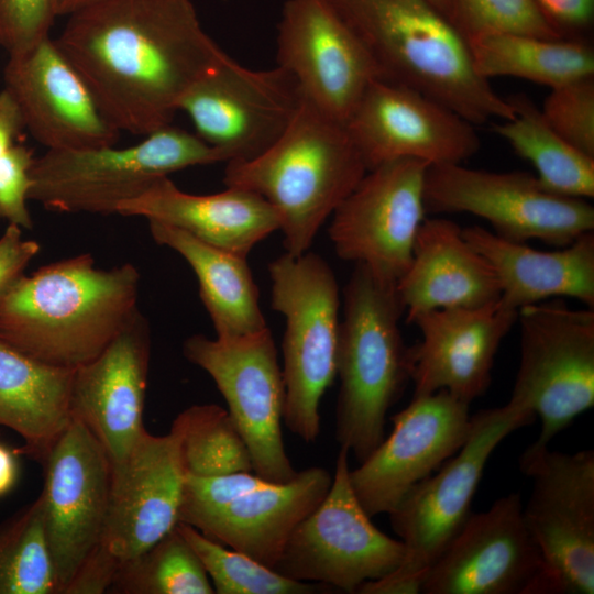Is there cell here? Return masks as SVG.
I'll list each match as a JSON object with an SVG mask.
<instances>
[{"label":"cell","instance_id":"bcb514c9","mask_svg":"<svg viewBox=\"0 0 594 594\" xmlns=\"http://www.w3.org/2000/svg\"><path fill=\"white\" fill-rule=\"evenodd\" d=\"M451 22L453 16L452 0H430ZM454 24V23H453ZM455 25V24H454Z\"/></svg>","mask_w":594,"mask_h":594},{"label":"cell","instance_id":"5bb4252c","mask_svg":"<svg viewBox=\"0 0 594 594\" xmlns=\"http://www.w3.org/2000/svg\"><path fill=\"white\" fill-rule=\"evenodd\" d=\"M302 102L299 84L283 67L251 69L228 55L188 89L178 110L188 114L195 134L229 162L266 151Z\"/></svg>","mask_w":594,"mask_h":594},{"label":"cell","instance_id":"1f68e13d","mask_svg":"<svg viewBox=\"0 0 594 594\" xmlns=\"http://www.w3.org/2000/svg\"><path fill=\"white\" fill-rule=\"evenodd\" d=\"M506 99L514 117L494 123L493 130L535 167L540 186L559 196L593 198L594 157L561 138L527 95L515 94Z\"/></svg>","mask_w":594,"mask_h":594},{"label":"cell","instance_id":"7bdbcfd3","mask_svg":"<svg viewBox=\"0 0 594 594\" xmlns=\"http://www.w3.org/2000/svg\"><path fill=\"white\" fill-rule=\"evenodd\" d=\"M24 129L19 106L10 92L3 88L0 91V157L15 144Z\"/></svg>","mask_w":594,"mask_h":594},{"label":"cell","instance_id":"52a82bcc","mask_svg":"<svg viewBox=\"0 0 594 594\" xmlns=\"http://www.w3.org/2000/svg\"><path fill=\"white\" fill-rule=\"evenodd\" d=\"M219 162L220 151L168 124L128 147L47 150L32 165L29 199L56 212L117 213L158 178Z\"/></svg>","mask_w":594,"mask_h":594},{"label":"cell","instance_id":"277c9868","mask_svg":"<svg viewBox=\"0 0 594 594\" xmlns=\"http://www.w3.org/2000/svg\"><path fill=\"white\" fill-rule=\"evenodd\" d=\"M366 172L345 124L304 98L292 123L266 151L227 162L223 183L263 197L278 217L286 253L298 255L309 250L323 222Z\"/></svg>","mask_w":594,"mask_h":594},{"label":"cell","instance_id":"4dcf8cb0","mask_svg":"<svg viewBox=\"0 0 594 594\" xmlns=\"http://www.w3.org/2000/svg\"><path fill=\"white\" fill-rule=\"evenodd\" d=\"M468 44L475 72L487 80L517 77L552 89L594 76V47L585 38L483 33Z\"/></svg>","mask_w":594,"mask_h":594},{"label":"cell","instance_id":"e575fe53","mask_svg":"<svg viewBox=\"0 0 594 594\" xmlns=\"http://www.w3.org/2000/svg\"><path fill=\"white\" fill-rule=\"evenodd\" d=\"M108 593L213 594L198 556L177 529L116 574Z\"/></svg>","mask_w":594,"mask_h":594},{"label":"cell","instance_id":"9c48e42d","mask_svg":"<svg viewBox=\"0 0 594 594\" xmlns=\"http://www.w3.org/2000/svg\"><path fill=\"white\" fill-rule=\"evenodd\" d=\"M520 360L509 402L541 420L532 447L550 441L594 406V310L552 298L518 310Z\"/></svg>","mask_w":594,"mask_h":594},{"label":"cell","instance_id":"6da1fadb","mask_svg":"<svg viewBox=\"0 0 594 594\" xmlns=\"http://www.w3.org/2000/svg\"><path fill=\"white\" fill-rule=\"evenodd\" d=\"M120 130L170 124L188 89L227 56L190 0H98L55 38Z\"/></svg>","mask_w":594,"mask_h":594},{"label":"cell","instance_id":"d6a6232c","mask_svg":"<svg viewBox=\"0 0 594 594\" xmlns=\"http://www.w3.org/2000/svg\"><path fill=\"white\" fill-rule=\"evenodd\" d=\"M186 474L210 477L252 471L246 442L229 411L216 404L194 405L174 419Z\"/></svg>","mask_w":594,"mask_h":594},{"label":"cell","instance_id":"ffe728a7","mask_svg":"<svg viewBox=\"0 0 594 594\" xmlns=\"http://www.w3.org/2000/svg\"><path fill=\"white\" fill-rule=\"evenodd\" d=\"M345 128L367 170L403 158L461 164L481 146L475 125L466 119L413 88L384 79L370 84Z\"/></svg>","mask_w":594,"mask_h":594},{"label":"cell","instance_id":"2e32d148","mask_svg":"<svg viewBox=\"0 0 594 594\" xmlns=\"http://www.w3.org/2000/svg\"><path fill=\"white\" fill-rule=\"evenodd\" d=\"M428 166L422 161L403 158L365 173L331 215L328 232L340 258L363 264L378 278L397 286L426 219Z\"/></svg>","mask_w":594,"mask_h":594},{"label":"cell","instance_id":"7402d4cb","mask_svg":"<svg viewBox=\"0 0 594 594\" xmlns=\"http://www.w3.org/2000/svg\"><path fill=\"white\" fill-rule=\"evenodd\" d=\"M4 88L14 98L25 129L47 150L116 145L120 130L55 38L9 56Z\"/></svg>","mask_w":594,"mask_h":594},{"label":"cell","instance_id":"d590c367","mask_svg":"<svg viewBox=\"0 0 594 594\" xmlns=\"http://www.w3.org/2000/svg\"><path fill=\"white\" fill-rule=\"evenodd\" d=\"M177 529L201 561L217 594H318L337 592L321 583L300 582L277 573L251 557L216 542L194 527Z\"/></svg>","mask_w":594,"mask_h":594},{"label":"cell","instance_id":"74e56055","mask_svg":"<svg viewBox=\"0 0 594 594\" xmlns=\"http://www.w3.org/2000/svg\"><path fill=\"white\" fill-rule=\"evenodd\" d=\"M540 111L561 138L594 157V76L550 89Z\"/></svg>","mask_w":594,"mask_h":594},{"label":"cell","instance_id":"d4e9b609","mask_svg":"<svg viewBox=\"0 0 594 594\" xmlns=\"http://www.w3.org/2000/svg\"><path fill=\"white\" fill-rule=\"evenodd\" d=\"M331 482L326 469L311 466L287 483H267L227 504L184 514L178 522L273 569L294 529L323 499Z\"/></svg>","mask_w":594,"mask_h":594},{"label":"cell","instance_id":"4fadbf2b","mask_svg":"<svg viewBox=\"0 0 594 594\" xmlns=\"http://www.w3.org/2000/svg\"><path fill=\"white\" fill-rule=\"evenodd\" d=\"M183 354L210 375L227 402L249 448L252 471L275 484L293 480L297 471L282 433L285 384L268 327L237 338L194 334L185 340Z\"/></svg>","mask_w":594,"mask_h":594},{"label":"cell","instance_id":"e0dca14e","mask_svg":"<svg viewBox=\"0 0 594 594\" xmlns=\"http://www.w3.org/2000/svg\"><path fill=\"white\" fill-rule=\"evenodd\" d=\"M276 61L308 102L343 124L370 84L381 79L372 56L329 0L285 2Z\"/></svg>","mask_w":594,"mask_h":594},{"label":"cell","instance_id":"7a4b0ae2","mask_svg":"<svg viewBox=\"0 0 594 594\" xmlns=\"http://www.w3.org/2000/svg\"><path fill=\"white\" fill-rule=\"evenodd\" d=\"M140 273L79 254L21 275L0 292V340L48 365L75 370L101 354L136 314Z\"/></svg>","mask_w":594,"mask_h":594},{"label":"cell","instance_id":"484cf974","mask_svg":"<svg viewBox=\"0 0 594 594\" xmlns=\"http://www.w3.org/2000/svg\"><path fill=\"white\" fill-rule=\"evenodd\" d=\"M117 213L144 217L180 229L194 238L248 257L251 250L279 230L272 206L260 195L235 187L211 195L179 189L168 176L122 202Z\"/></svg>","mask_w":594,"mask_h":594},{"label":"cell","instance_id":"ac0fdd59","mask_svg":"<svg viewBox=\"0 0 594 594\" xmlns=\"http://www.w3.org/2000/svg\"><path fill=\"white\" fill-rule=\"evenodd\" d=\"M520 493L469 516L429 569L424 594H546L541 552L522 514Z\"/></svg>","mask_w":594,"mask_h":594},{"label":"cell","instance_id":"8d00e7d4","mask_svg":"<svg viewBox=\"0 0 594 594\" xmlns=\"http://www.w3.org/2000/svg\"><path fill=\"white\" fill-rule=\"evenodd\" d=\"M452 21L466 40L483 33H517L563 38L535 0H452Z\"/></svg>","mask_w":594,"mask_h":594},{"label":"cell","instance_id":"b9f144b4","mask_svg":"<svg viewBox=\"0 0 594 594\" xmlns=\"http://www.w3.org/2000/svg\"><path fill=\"white\" fill-rule=\"evenodd\" d=\"M40 250L37 241L23 239L22 228L8 224L0 237V292L24 274V270Z\"/></svg>","mask_w":594,"mask_h":594},{"label":"cell","instance_id":"83f0119b","mask_svg":"<svg viewBox=\"0 0 594 594\" xmlns=\"http://www.w3.org/2000/svg\"><path fill=\"white\" fill-rule=\"evenodd\" d=\"M463 238L493 266L499 300L520 308L552 298L572 297L594 307V232L583 233L557 251H540L480 226L462 228Z\"/></svg>","mask_w":594,"mask_h":594},{"label":"cell","instance_id":"9a60e30c","mask_svg":"<svg viewBox=\"0 0 594 594\" xmlns=\"http://www.w3.org/2000/svg\"><path fill=\"white\" fill-rule=\"evenodd\" d=\"M44 469V529L59 594H67L98 556L105 536L112 485V463L79 420L50 452Z\"/></svg>","mask_w":594,"mask_h":594},{"label":"cell","instance_id":"f546056e","mask_svg":"<svg viewBox=\"0 0 594 594\" xmlns=\"http://www.w3.org/2000/svg\"><path fill=\"white\" fill-rule=\"evenodd\" d=\"M148 227L157 244L177 252L193 268L218 338H237L267 328L246 257L158 221L148 220Z\"/></svg>","mask_w":594,"mask_h":594},{"label":"cell","instance_id":"3957f363","mask_svg":"<svg viewBox=\"0 0 594 594\" xmlns=\"http://www.w3.org/2000/svg\"><path fill=\"white\" fill-rule=\"evenodd\" d=\"M363 43L381 79L413 88L472 124L514 110L474 69L466 37L430 0H329Z\"/></svg>","mask_w":594,"mask_h":594},{"label":"cell","instance_id":"603a6c76","mask_svg":"<svg viewBox=\"0 0 594 594\" xmlns=\"http://www.w3.org/2000/svg\"><path fill=\"white\" fill-rule=\"evenodd\" d=\"M518 311L499 299L475 308H444L415 317L421 340L409 346L414 395L447 391L471 404L491 384L497 350Z\"/></svg>","mask_w":594,"mask_h":594},{"label":"cell","instance_id":"d6986e66","mask_svg":"<svg viewBox=\"0 0 594 594\" xmlns=\"http://www.w3.org/2000/svg\"><path fill=\"white\" fill-rule=\"evenodd\" d=\"M112 470L105 536L91 565L113 581L178 524L186 471L170 430L164 436L145 430Z\"/></svg>","mask_w":594,"mask_h":594},{"label":"cell","instance_id":"8992f818","mask_svg":"<svg viewBox=\"0 0 594 594\" xmlns=\"http://www.w3.org/2000/svg\"><path fill=\"white\" fill-rule=\"evenodd\" d=\"M536 416L508 400L502 407L471 416V430L461 449L441 469L403 497L388 514L394 532L405 546V558L392 573L363 583L359 594H417L429 569L471 515L485 465L496 447Z\"/></svg>","mask_w":594,"mask_h":594},{"label":"cell","instance_id":"4316f807","mask_svg":"<svg viewBox=\"0 0 594 594\" xmlns=\"http://www.w3.org/2000/svg\"><path fill=\"white\" fill-rule=\"evenodd\" d=\"M397 292L410 323L430 310L494 302L501 297V285L493 266L463 238L459 224L431 218L418 230Z\"/></svg>","mask_w":594,"mask_h":594},{"label":"cell","instance_id":"ba28073f","mask_svg":"<svg viewBox=\"0 0 594 594\" xmlns=\"http://www.w3.org/2000/svg\"><path fill=\"white\" fill-rule=\"evenodd\" d=\"M271 306L285 318L283 422L305 442L320 433L319 406L337 376L340 293L329 264L314 252L284 253L268 264Z\"/></svg>","mask_w":594,"mask_h":594},{"label":"cell","instance_id":"5b68a950","mask_svg":"<svg viewBox=\"0 0 594 594\" xmlns=\"http://www.w3.org/2000/svg\"><path fill=\"white\" fill-rule=\"evenodd\" d=\"M336 440L363 462L385 438L386 415L410 380L397 286L355 264L343 289Z\"/></svg>","mask_w":594,"mask_h":594},{"label":"cell","instance_id":"30bf717a","mask_svg":"<svg viewBox=\"0 0 594 594\" xmlns=\"http://www.w3.org/2000/svg\"><path fill=\"white\" fill-rule=\"evenodd\" d=\"M519 465L532 481L522 514L541 552L546 594H593L594 451L530 444Z\"/></svg>","mask_w":594,"mask_h":594},{"label":"cell","instance_id":"7c38bea8","mask_svg":"<svg viewBox=\"0 0 594 594\" xmlns=\"http://www.w3.org/2000/svg\"><path fill=\"white\" fill-rule=\"evenodd\" d=\"M426 212H468L485 219L494 233L514 242L540 240L563 248L594 230V207L582 198L544 190L535 175L429 165Z\"/></svg>","mask_w":594,"mask_h":594},{"label":"cell","instance_id":"ee69618b","mask_svg":"<svg viewBox=\"0 0 594 594\" xmlns=\"http://www.w3.org/2000/svg\"><path fill=\"white\" fill-rule=\"evenodd\" d=\"M16 455L14 450L0 443V497L10 492L18 480Z\"/></svg>","mask_w":594,"mask_h":594},{"label":"cell","instance_id":"f1b7e54d","mask_svg":"<svg viewBox=\"0 0 594 594\" xmlns=\"http://www.w3.org/2000/svg\"><path fill=\"white\" fill-rule=\"evenodd\" d=\"M74 371L40 362L0 340V426L23 440L14 450L18 455L45 463L73 420Z\"/></svg>","mask_w":594,"mask_h":594},{"label":"cell","instance_id":"44dd1931","mask_svg":"<svg viewBox=\"0 0 594 594\" xmlns=\"http://www.w3.org/2000/svg\"><path fill=\"white\" fill-rule=\"evenodd\" d=\"M469 406L442 389L413 396L392 417L389 436L349 474L370 517L389 514L411 487L461 449L471 430Z\"/></svg>","mask_w":594,"mask_h":594},{"label":"cell","instance_id":"60d3db41","mask_svg":"<svg viewBox=\"0 0 594 594\" xmlns=\"http://www.w3.org/2000/svg\"><path fill=\"white\" fill-rule=\"evenodd\" d=\"M563 38H585L594 19V0H535Z\"/></svg>","mask_w":594,"mask_h":594},{"label":"cell","instance_id":"8fae6325","mask_svg":"<svg viewBox=\"0 0 594 594\" xmlns=\"http://www.w3.org/2000/svg\"><path fill=\"white\" fill-rule=\"evenodd\" d=\"M350 452L340 447L330 488L294 529L273 570L292 580L356 593L364 582L395 571L405 546L381 531L354 494Z\"/></svg>","mask_w":594,"mask_h":594},{"label":"cell","instance_id":"f6af8a7d","mask_svg":"<svg viewBox=\"0 0 594 594\" xmlns=\"http://www.w3.org/2000/svg\"><path fill=\"white\" fill-rule=\"evenodd\" d=\"M98 0H56L57 15H69Z\"/></svg>","mask_w":594,"mask_h":594},{"label":"cell","instance_id":"f35d334b","mask_svg":"<svg viewBox=\"0 0 594 594\" xmlns=\"http://www.w3.org/2000/svg\"><path fill=\"white\" fill-rule=\"evenodd\" d=\"M56 0H0V46L22 54L50 36Z\"/></svg>","mask_w":594,"mask_h":594},{"label":"cell","instance_id":"836d02e7","mask_svg":"<svg viewBox=\"0 0 594 594\" xmlns=\"http://www.w3.org/2000/svg\"><path fill=\"white\" fill-rule=\"evenodd\" d=\"M0 594H59L40 496L0 524Z\"/></svg>","mask_w":594,"mask_h":594},{"label":"cell","instance_id":"cb8c5ba5","mask_svg":"<svg viewBox=\"0 0 594 594\" xmlns=\"http://www.w3.org/2000/svg\"><path fill=\"white\" fill-rule=\"evenodd\" d=\"M151 355L150 328L138 310L92 361L75 369L70 408L120 464L146 430L143 411Z\"/></svg>","mask_w":594,"mask_h":594},{"label":"cell","instance_id":"ab89813d","mask_svg":"<svg viewBox=\"0 0 594 594\" xmlns=\"http://www.w3.org/2000/svg\"><path fill=\"white\" fill-rule=\"evenodd\" d=\"M34 160L33 150L18 143L0 157V219L26 230L33 227L26 200Z\"/></svg>","mask_w":594,"mask_h":594}]
</instances>
